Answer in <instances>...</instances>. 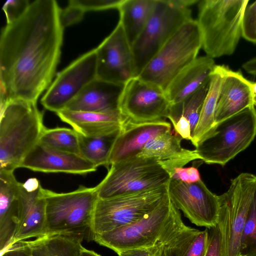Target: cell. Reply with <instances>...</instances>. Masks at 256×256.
Here are the masks:
<instances>
[{"instance_id": "cell-11", "label": "cell", "mask_w": 256, "mask_h": 256, "mask_svg": "<svg viewBox=\"0 0 256 256\" xmlns=\"http://www.w3.org/2000/svg\"><path fill=\"white\" fill-rule=\"evenodd\" d=\"M172 202L168 193L160 204L142 218L130 224L94 236L93 240L116 253L156 244L168 218Z\"/></svg>"}, {"instance_id": "cell-45", "label": "cell", "mask_w": 256, "mask_h": 256, "mask_svg": "<svg viewBox=\"0 0 256 256\" xmlns=\"http://www.w3.org/2000/svg\"><path fill=\"white\" fill-rule=\"evenodd\" d=\"M252 88L254 94L256 96V82H252Z\"/></svg>"}, {"instance_id": "cell-17", "label": "cell", "mask_w": 256, "mask_h": 256, "mask_svg": "<svg viewBox=\"0 0 256 256\" xmlns=\"http://www.w3.org/2000/svg\"><path fill=\"white\" fill-rule=\"evenodd\" d=\"M43 188L40 182L32 186H26L20 182L18 197L19 222L11 246L32 238L43 236L46 208Z\"/></svg>"}, {"instance_id": "cell-39", "label": "cell", "mask_w": 256, "mask_h": 256, "mask_svg": "<svg viewBox=\"0 0 256 256\" xmlns=\"http://www.w3.org/2000/svg\"><path fill=\"white\" fill-rule=\"evenodd\" d=\"M0 256H34L26 240L17 242L1 253Z\"/></svg>"}, {"instance_id": "cell-31", "label": "cell", "mask_w": 256, "mask_h": 256, "mask_svg": "<svg viewBox=\"0 0 256 256\" xmlns=\"http://www.w3.org/2000/svg\"><path fill=\"white\" fill-rule=\"evenodd\" d=\"M240 254V256H256V192L242 230Z\"/></svg>"}, {"instance_id": "cell-12", "label": "cell", "mask_w": 256, "mask_h": 256, "mask_svg": "<svg viewBox=\"0 0 256 256\" xmlns=\"http://www.w3.org/2000/svg\"><path fill=\"white\" fill-rule=\"evenodd\" d=\"M170 106L164 90L134 77L124 86L119 110L126 121L146 123L166 120Z\"/></svg>"}, {"instance_id": "cell-44", "label": "cell", "mask_w": 256, "mask_h": 256, "mask_svg": "<svg viewBox=\"0 0 256 256\" xmlns=\"http://www.w3.org/2000/svg\"><path fill=\"white\" fill-rule=\"evenodd\" d=\"M80 256H101L94 250H88L84 247L82 248Z\"/></svg>"}, {"instance_id": "cell-23", "label": "cell", "mask_w": 256, "mask_h": 256, "mask_svg": "<svg viewBox=\"0 0 256 256\" xmlns=\"http://www.w3.org/2000/svg\"><path fill=\"white\" fill-rule=\"evenodd\" d=\"M216 66L213 58L206 56L196 58L182 69L164 90L170 104L182 101L208 82Z\"/></svg>"}, {"instance_id": "cell-15", "label": "cell", "mask_w": 256, "mask_h": 256, "mask_svg": "<svg viewBox=\"0 0 256 256\" xmlns=\"http://www.w3.org/2000/svg\"><path fill=\"white\" fill-rule=\"evenodd\" d=\"M96 50L98 78L124 85L134 77L131 45L120 22Z\"/></svg>"}, {"instance_id": "cell-16", "label": "cell", "mask_w": 256, "mask_h": 256, "mask_svg": "<svg viewBox=\"0 0 256 256\" xmlns=\"http://www.w3.org/2000/svg\"><path fill=\"white\" fill-rule=\"evenodd\" d=\"M20 168L42 172L86 174L96 170L94 164L81 156L59 151L38 142L26 156Z\"/></svg>"}, {"instance_id": "cell-21", "label": "cell", "mask_w": 256, "mask_h": 256, "mask_svg": "<svg viewBox=\"0 0 256 256\" xmlns=\"http://www.w3.org/2000/svg\"><path fill=\"white\" fill-rule=\"evenodd\" d=\"M20 184L14 172L0 170V253L11 246L17 230Z\"/></svg>"}, {"instance_id": "cell-10", "label": "cell", "mask_w": 256, "mask_h": 256, "mask_svg": "<svg viewBox=\"0 0 256 256\" xmlns=\"http://www.w3.org/2000/svg\"><path fill=\"white\" fill-rule=\"evenodd\" d=\"M168 184L136 193L98 198L93 218V238L135 222L152 211L167 194Z\"/></svg>"}, {"instance_id": "cell-37", "label": "cell", "mask_w": 256, "mask_h": 256, "mask_svg": "<svg viewBox=\"0 0 256 256\" xmlns=\"http://www.w3.org/2000/svg\"><path fill=\"white\" fill-rule=\"evenodd\" d=\"M208 229V240L204 256H222V238L218 225Z\"/></svg>"}, {"instance_id": "cell-5", "label": "cell", "mask_w": 256, "mask_h": 256, "mask_svg": "<svg viewBox=\"0 0 256 256\" xmlns=\"http://www.w3.org/2000/svg\"><path fill=\"white\" fill-rule=\"evenodd\" d=\"M197 0H156L144 28L132 44L134 77L185 22L192 19L189 6Z\"/></svg>"}, {"instance_id": "cell-43", "label": "cell", "mask_w": 256, "mask_h": 256, "mask_svg": "<svg viewBox=\"0 0 256 256\" xmlns=\"http://www.w3.org/2000/svg\"><path fill=\"white\" fill-rule=\"evenodd\" d=\"M160 256H177V255L173 250L166 245L162 244Z\"/></svg>"}, {"instance_id": "cell-28", "label": "cell", "mask_w": 256, "mask_h": 256, "mask_svg": "<svg viewBox=\"0 0 256 256\" xmlns=\"http://www.w3.org/2000/svg\"><path fill=\"white\" fill-rule=\"evenodd\" d=\"M34 256H80L82 242L62 236H44L26 240Z\"/></svg>"}, {"instance_id": "cell-24", "label": "cell", "mask_w": 256, "mask_h": 256, "mask_svg": "<svg viewBox=\"0 0 256 256\" xmlns=\"http://www.w3.org/2000/svg\"><path fill=\"white\" fill-rule=\"evenodd\" d=\"M56 114L77 133L86 137L98 136L114 132L120 128L126 121L120 111L99 112L64 109Z\"/></svg>"}, {"instance_id": "cell-41", "label": "cell", "mask_w": 256, "mask_h": 256, "mask_svg": "<svg viewBox=\"0 0 256 256\" xmlns=\"http://www.w3.org/2000/svg\"><path fill=\"white\" fill-rule=\"evenodd\" d=\"M172 178L180 180L186 183H190L189 176L186 172V168H178L174 170V174Z\"/></svg>"}, {"instance_id": "cell-38", "label": "cell", "mask_w": 256, "mask_h": 256, "mask_svg": "<svg viewBox=\"0 0 256 256\" xmlns=\"http://www.w3.org/2000/svg\"><path fill=\"white\" fill-rule=\"evenodd\" d=\"M162 244L159 242L147 248H132L116 253L118 256H157L162 250Z\"/></svg>"}, {"instance_id": "cell-26", "label": "cell", "mask_w": 256, "mask_h": 256, "mask_svg": "<svg viewBox=\"0 0 256 256\" xmlns=\"http://www.w3.org/2000/svg\"><path fill=\"white\" fill-rule=\"evenodd\" d=\"M156 0H123L118 8L120 22L130 44L140 34L152 13Z\"/></svg>"}, {"instance_id": "cell-7", "label": "cell", "mask_w": 256, "mask_h": 256, "mask_svg": "<svg viewBox=\"0 0 256 256\" xmlns=\"http://www.w3.org/2000/svg\"><path fill=\"white\" fill-rule=\"evenodd\" d=\"M202 47L200 30L192 18L179 28L138 77L164 91L172 79L197 58Z\"/></svg>"}, {"instance_id": "cell-2", "label": "cell", "mask_w": 256, "mask_h": 256, "mask_svg": "<svg viewBox=\"0 0 256 256\" xmlns=\"http://www.w3.org/2000/svg\"><path fill=\"white\" fill-rule=\"evenodd\" d=\"M45 128L36 102L16 99L0 106V170L20 168Z\"/></svg>"}, {"instance_id": "cell-8", "label": "cell", "mask_w": 256, "mask_h": 256, "mask_svg": "<svg viewBox=\"0 0 256 256\" xmlns=\"http://www.w3.org/2000/svg\"><path fill=\"white\" fill-rule=\"evenodd\" d=\"M170 178L156 159L134 156L112 164L95 187L99 198H108L167 185Z\"/></svg>"}, {"instance_id": "cell-40", "label": "cell", "mask_w": 256, "mask_h": 256, "mask_svg": "<svg viewBox=\"0 0 256 256\" xmlns=\"http://www.w3.org/2000/svg\"><path fill=\"white\" fill-rule=\"evenodd\" d=\"M173 126L174 132L182 139L192 140V131L190 122L186 118L180 116Z\"/></svg>"}, {"instance_id": "cell-29", "label": "cell", "mask_w": 256, "mask_h": 256, "mask_svg": "<svg viewBox=\"0 0 256 256\" xmlns=\"http://www.w3.org/2000/svg\"><path fill=\"white\" fill-rule=\"evenodd\" d=\"M209 82L182 101L170 104L167 118L170 120L172 126L182 116L190 122L193 132L199 120Z\"/></svg>"}, {"instance_id": "cell-25", "label": "cell", "mask_w": 256, "mask_h": 256, "mask_svg": "<svg viewBox=\"0 0 256 256\" xmlns=\"http://www.w3.org/2000/svg\"><path fill=\"white\" fill-rule=\"evenodd\" d=\"M228 67L216 65L209 82L198 122L192 134V144L196 148L216 124L215 112L221 86Z\"/></svg>"}, {"instance_id": "cell-9", "label": "cell", "mask_w": 256, "mask_h": 256, "mask_svg": "<svg viewBox=\"0 0 256 256\" xmlns=\"http://www.w3.org/2000/svg\"><path fill=\"white\" fill-rule=\"evenodd\" d=\"M256 192V176L243 172L231 180L228 190L218 196L222 256H240L242 234Z\"/></svg>"}, {"instance_id": "cell-14", "label": "cell", "mask_w": 256, "mask_h": 256, "mask_svg": "<svg viewBox=\"0 0 256 256\" xmlns=\"http://www.w3.org/2000/svg\"><path fill=\"white\" fill-rule=\"evenodd\" d=\"M168 193L172 203L192 223L208 228L217 225L219 196L212 192L202 180L186 183L170 178Z\"/></svg>"}, {"instance_id": "cell-36", "label": "cell", "mask_w": 256, "mask_h": 256, "mask_svg": "<svg viewBox=\"0 0 256 256\" xmlns=\"http://www.w3.org/2000/svg\"><path fill=\"white\" fill-rule=\"evenodd\" d=\"M208 240V229L199 230L184 256H204Z\"/></svg>"}, {"instance_id": "cell-22", "label": "cell", "mask_w": 256, "mask_h": 256, "mask_svg": "<svg viewBox=\"0 0 256 256\" xmlns=\"http://www.w3.org/2000/svg\"><path fill=\"white\" fill-rule=\"evenodd\" d=\"M124 86L96 78L65 109L99 112L120 111L119 102Z\"/></svg>"}, {"instance_id": "cell-1", "label": "cell", "mask_w": 256, "mask_h": 256, "mask_svg": "<svg viewBox=\"0 0 256 256\" xmlns=\"http://www.w3.org/2000/svg\"><path fill=\"white\" fill-rule=\"evenodd\" d=\"M60 11L56 0H34L2 28L0 106L16 99L36 102L52 84L63 40Z\"/></svg>"}, {"instance_id": "cell-27", "label": "cell", "mask_w": 256, "mask_h": 256, "mask_svg": "<svg viewBox=\"0 0 256 256\" xmlns=\"http://www.w3.org/2000/svg\"><path fill=\"white\" fill-rule=\"evenodd\" d=\"M122 128L95 137H86L78 133L80 156L94 164L96 168L104 166L108 170L110 154Z\"/></svg>"}, {"instance_id": "cell-47", "label": "cell", "mask_w": 256, "mask_h": 256, "mask_svg": "<svg viewBox=\"0 0 256 256\" xmlns=\"http://www.w3.org/2000/svg\"><path fill=\"white\" fill-rule=\"evenodd\" d=\"M161 251H162V250H161ZM160 253H161V252H160ZM160 253L157 256H160Z\"/></svg>"}, {"instance_id": "cell-46", "label": "cell", "mask_w": 256, "mask_h": 256, "mask_svg": "<svg viewBox=\"0 0 256 256\" xmlns=\"http://www.w3.org/2000/svg\"><path fill=\"white\" fill-rule=\"evenodd\" d=\"M254 104L256 108V97L254 99Z\"/></svg>"}, {"instance_id": "cell-35", "label": "cell", "mask_w": 256, "mask_h": 256, "mask_svg": "<svg viewBox=\"0 0 256 256\" xmlns=\"http://www.w3.org/2000/svg\"><path fill=\"white\" fill-rule=\"evenodd\" d=\"M85 12L80 7L69 4L64 10H60V20L64 28L80 22L84 18Z\"/></svg>"}, {"instance_id": "cell-42", "label": "cell", "mask_w": 256, "mask_h": 256, "mask_svg": "<svg viewBox=\"0 0 256 256\" xmlns=\"http://www.w3.org/2000/svg\"><path fill=\"white\" fill-rule=\"evenodd\" d=\"M189 176L190 183H193L201 180L200 172L197 168L194 166L186 168Z\"/></svg>"}, {"instance_id": "cell-20", "label": "cell", "mask_w": 256, "mask_h": 256, "mask_svg": "<svg viewBox=\"0 0 256 256\" xmlns=\"http://www.w3.org/2000/svg\"><path fill=\"white\" fill-rule=\"evenodd\" d=\"M256 97L252 82L245 78L240 71L236 72L228 68L216 107V123L254 104Z\"/></svg>"}, {"instance_id": "cell-18", "label": "cell", "mask_w": 256, "mask_h": 256, "mask_svg": "<svg viewBox=\"0 0 256 256\" xmlns=\"http://www.w3.org/2000/svg\"><path fill=\"white\" fill-rule=\"evenodd\" d=\"M171 130L172 125L166 120L138 124L126 120L112 150L109 167L136 156L150 140Z\"/></svg>"}, {"instance_id": "cell-34", "label": "cell", "mask_w": 256, "mask_h": 256, "mask_svg": "<svg viewBox=\"0 0 256 256\" xmlns=\"http://www.w3.org/2000/svg\"><path fill=\"white\" fill-rule=\"evenodd\" d=\"M30 3L26 0L7 1L2 9L6 14L7 24H10L20 18L26 10Z\"/></svg>"}, {"instance_id": "cell-32", "label": "cell", "mask_w": 256, "mask_h": 256, "mask_svg": "<svg viewBox=\"0 0 256 256\" xmlns=\"http://www.w3.org/2000/svg\"><path fill=\"white\" fill-rule=\"evenodd\" d=\"M242 36L246 40L256 44V1L248 6L242 24Z\"/></svg>"}, {"instance_id": "cell-3", "label": "cell", "mask_w": 256, "mask_h": 256, "mask_svg": "<svg viewBox=\"0 0 256 256\" xmlns=\"http://www.w3.org/2000/svg\"><path fill=\"white\" fill-rule=\"evenodd\" d=\"M46 202L44 236H62L82 242L93 240L92 222L98 199L96 187L80 186L58 193L43 188Z\"/></svg>"}, {"instance_id": "cell-19", "label": "cell", "mask_w": 256, "mask_h": 256, "mask_svg": "<svg viewBox=\"0 0 256 256\" xmlns=\"http://www.w3.org/2000/svg\"><path fill=\"white\" fill-rule=\"evenodd\" d=\"M182 140L174 130L161 134L150 140L136 156L156 159L172 178L176 168L200 159L195 150L182 146Z\"/></svg>"}, {"instance_id": "cell-6", "label": "cell", "mask_w": 256, "mask_h": 256, "mask_svg": "<svg viewBox=\"0 0 256 256\" xmlns=\"http://www.w3.org/2000/svg\"><path fill=\"white\" fill-rule=\"evenodd\" d=\"M256 136V108L252 105L216 123L196 148L200 160L224 166L246 150Z\"/></svg>"}, {"instance_id": "cell-13", "label": "cell", "mask_w": 256, "mask_h": 256, "mask_svg": "<svg viewBox=\"0 0 256 256\" xmlns=\"http://www.w3.org/2000/svg\"><path fill=\"white\" fill-rule=\"evenodd\" d=\"M97 78L96 48L82 55L60 72L41 99L44 107L58 112L66 108Z\"/></svg>"}, {"instance_id": "cell-33", "label": "cell", "mask_w": 256, "mask_h": 256, "mask_svg": "<svg viewBox=\"0 0 256 256\" xmlns=\"http://www.w3.org/2000/svg\"><path fill=\"white\" fill-rule=\"evenodd\" d=\"M123 0H70L69 4L80 7L85 12L118 8Z\"/></svg>"}, {"instance_id": "cell-4", "label": "cell", "mask_w": 256, "mask_h": 256, "mask_svg": "<svg viewBox=\"0 0 256 256\" xmlns=\"http://www.w3.org/2000/svg\"><path fill=\"white\" fill-rule=\"evenodd\" d=\"M248 0H202L196 20L202 47L212 58L232 54L242 36L243 16Z\"/></svg>"}, {"instance_id": "cell-30", "label": "cell", "mask_w": 256, "mask_h": 256, "mask_svg": "<svg viewBox=\"0 0 256 256\" xmlns=\"http://www.w3.org/2000/svg\"><path fill=\"white\" fill-rule=\"evenodd\" d=\"M38 142L54 150L80 155L78 134L74 130L46 128Z\"/></svg>"}]
</instances>
